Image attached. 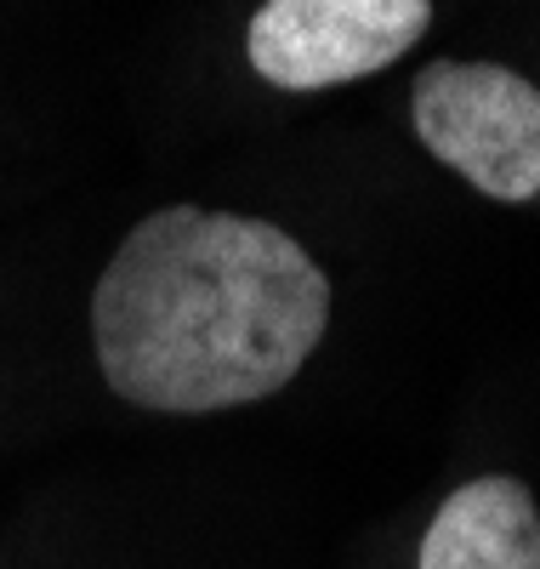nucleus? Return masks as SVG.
I'll return each mask as SVG.
<instances>
[{
    "mask_svg": "<svg viewBox=\"0 0 540 569\" xmlns=\"http://www.w3.org/2000/svg\"><path fill=\"white\" fill-rule=\"evenodd\" d=\"M330 325L324 268L262 217H142L91 291V342L126 405L206 416L279 393Z\"/></svg>",
    "mask_w": 540,
    "mask_h": 569,
    "instance_id": "f257e3e1",
    "label": "nucleus"
},
{
    "mask_svg": "<svg viewBox=\"0 0 540 569\" xmlns=\"http://www.w3.org/2000/svg\"><path fill=\"white\" fill-rule=\"evenodd\" d=\"M410 120L432 160H444L489 200L540 194V86L501 63L438 58L410 86Z\"/></svg>",
    "mask_w": 540,
    "mask_h": 569,
    "instance_id": "f03ea898",
    "label": "nucleus"
},
{
    "mask_svg": "<svg viewBox=\"0 0 540 569\" xmlns=\"http://www.w3.org/2000/svg\"><path fill=\"white\" fill-rule=\"evenodd\" d=\"M432 23V0H262L244 52L279 91H324L392 69Z\"/></svg>",
    "mask_w": 540,
    "mask_h": 569,
    "instance_id": "7ed1b4c3",
    "label": "nucleus"
},
{
    "mask_svg": "<svg viewBox=\"0 0 540 569\" xmlns=\"http://www.w3.org/2000/svg\"><path fill=\"white\" fill-rule=\"evenodd\" d=\"M421 569H540V512L518 479L461 485L421 536Z\"/></svg>",
    "mask_w": 540,
    "mask_h": 569,
    "instance_id": "20e7f679",
    "label": "nucleus"
}]
</instances>
